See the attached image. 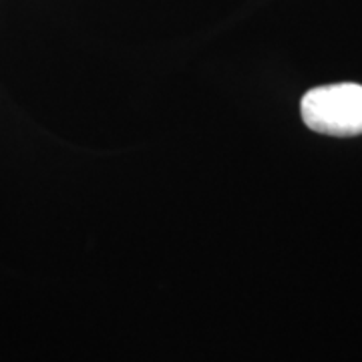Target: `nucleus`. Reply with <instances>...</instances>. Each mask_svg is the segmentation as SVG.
I'll use <instances>...</instances> for the list:
<instances>
[{
    "label": "nucleus",
    "mask_w": 362,
    "mask_h": 362,
    "mask_svg": "<svg viewBox=\"0 0 362 362\" xmlns=\"http://www.w3.org/2000/svg\"><path fill=\"white\" fill-rule=\"evenodd\" d=\"M306 127L332 137L362 135V85L337 83L310 89L300 103Z\"/></svg>",
    "instance_id": "obj_1"
}]
</instances>
